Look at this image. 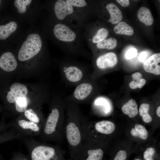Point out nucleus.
I'll return each mask as SVG.
<instances>
[{"label":"nucleus","instance_id":"nucleus-4","mask_svg":"<svg viewBox=\"0 0 160 160\" xmlns=\"http://www.w3.org/2000/svg\"><path fill=\"white\" fill-rule=\"evenodd\" d=\"M42 46V41L38 34H31L27 37L23 44L18 55L21 61L28 60L37 54Z\"/></svg>","mask_w":160,"mask_h":160},{"label":"nucleus","instance_id":"nucleus-9","mask_svg":"<svg viewBox=\"0 0 160 160\" xmlns=\"http://www.w3.org/2000/svg\"><path fill=\"white\" fill-rule=\"evenodd\" d=\"M53 33L57 39L62 41H74L76 37L74 32L66 25L61 23L55 25Z\"/></svg>","mask_w":160,"mask_h":160},{"label":"nucleus","instance_id":"nucleus-15","mask_svg":"<svg viewBox=\"0 0 160 160\" xmlns=\"http://www.w3.org/2000/svg\"><path fill=\"white\" fill-rule=\"evenodd\" d=\"M106 8L110 15V20L113 24H118L121 22L122 19L121 12L115 4L110 3L107 4Z\"/></svg>","mask_w":160,"mask_h":160},{"label":"nucleus","instance_id":"nucleus-17","mask_svg":"<svg viewBox=\"0 0 160 160\" xmlns=\"http://www.w3.org/2000/svg\"><path fill=\"white\" fill-rule=\"evenodd\" d=\"M24 114L25 119L39 125L42 129L46 120L44 117L38 115L32 108L27 109L24 112Z\"/></svg>","mask_w":160,"mask_h":160},{"label":"nucleus","instance_id":"nucleus-35","mask_svg":"<svg viewBox=\"0 0 160 160\" xmlns=\"http://www.w3.org/2000/svg\"><path fill=\"white\" fill-rule=\"evenodd\" d=\"M116 1L123 7H127L129 5V1L128 0H117Z\"/></svg>","mask_w":160,"mask_h":160},{"label":"nucleus","instance_id":"nucleus-29","mask_svg":"<svg viewBox=\"0 0 160 160\" xmlns=\"http://www.w3.org/2000/svg\"><path fill=\"white\" fill-rule=\"evenodd\" d=\"M66 1L72 6L83 7L87 4L85 1L84 0H66Z\"/></svg>","mask_w":160,"mask_h":160},{"label":"nucleus","instance_id":"nucleus-16","mask_svg":"<svg viewBox=\"0 0 160 160\" xmlns=\"http://www.w3.org/2000/svg\"><path fill=\"white\" fill-rule=\"evenodd\" d=\"M137 15L139 20L146 26L151 25L153 23V18L151 12L147 8L141 7L137 12Z\"/></svg>","mask_w":160,"mask_h":160},{"label":"nucleus","instance_id":"nucleus-18","mask_svg":"<svg viewBox=\"0 0 160 160\" xmlns=\"http://www.w3.org/2000/svg\"><path fill=\"white\" fill-rule=\"evenodd\" d=\"M121 110L123 113L128 115L130 118L134 117L138 113V106L136 101L133 99L129 100L123 105Z\"/></svg>","mask_w":160,"mask_h":160},{"label":"nucleus","instance_id":"nucleus-38","mask_svg":"<svg viewBox=\"0 0 160 160\" xmlns=\"http://www.w3.org/2000/svg\"><path fill=\"white\" fill-rule=\"evenodd\" d=\"M0 2H1V1L0 0Z\"/></svg>","mask_w":160,"mask_h":160},{"label":"nucleus","instance_id":"nucleus-33","mask_svg":"<svg viewBox=\"0 0 160 160\" xmlns=\"http://www.w3.org/2000/svg\"><path fill=\"white\" fill-rule=\"evenodd\" d=\"M11 140V136L9 132L0 135V143Z\"/></svg>","mask_w":160,"mask_h":160},{"label":"nucleus","instance_id":"nucleus-34","mask_svg":"<svg viewBox=\"0 0 160 160\" xmlns=\"http://www.w3.org/2000/svg\"><path fill=\"white\" fill-rule=\"evenodd\" d=\"M148 53L146 52H141L138 57V59L141 62H144L147 59Z\"/></svg>","mask_w":160,"mask_h":160},{"label":"nucleus","instance_id":"nucleus-37","mask_svg":"<svg viewBox=\"0 0 160 160\" xmlns=\"http://www.w3.org/2000/svg\"><path fill=\"white\" fill-rule=\"evenodd\" d=\"M135 160H140V159H135Z\"/></svg>","mask_w":160,"mask_h":160},{"label":"nucleus","instance_id":"nucleus-12","mask_svg":"<svg viewBox=\"0 0 160 160\" xmlns=\"http://www.w3.org/2000/svg\"><path fill=\"white\" fill-rule=\"evenodd\" d=\"M160 53H155L148 58L144 62L143 68L147 72L156 75H160Z\"/></svg>","mask_w":160,"mask_h":160},{"label":"nucleus","instance_id":"nucleus-6","mask_svg":"<svg viewBox=\"0 0 160 160\" xmlns=\"http://www.w3.org/2000/svg\"><path fill=\"white\" fill-rule=\"evenodd\" d=\"M62 73L63 80L69 86H76L90 77L88 73L78 66L64 67Z\"/></svg>","mask_w":160,"mask_h":160},{"label":"nucleus","instance_id":"nucleus-10","mask_svg":"<svg viewBox=\"0 0 160 160\" xmlns=\"http://www.w3.org/2000/svg\"><path fill=\"white\" fill-rule=\"evenodd\" d=\"M117 62L118 59L116 54L109 52L98 57L96 60V65L99 69L105 70L115 66Z\"/></svg>","mask_w":160,"mask_h":160},{"label":"nucleus","instance_id":"nucleus-11","mask_svg":"<svg viewBox=\"0 0 160 160\" xmlns=\"http://www.w3.org/2000/svg\"><path fill=\"white\" fill-rule=\"evenodd\" d=\"M28 91L26 87L23 84L15 83L10 88L8 92L7 100L10 103H15L19 98L27 97Z\"/></svg>","mask_w":160,"mask_h":160},{"label":"nucleus","instance_id":"nucleus-25","mask_svg":"<svg viewBox=\"0 0 160 160\" xmlns=\"http://www.w3.org/2000/svg\"><path fill=\"white\" fill-rule=\"evenodd\" d=\"M29 101L27 97L18 98L15 103L16 110L19 113L24 112L28 108Z\"/></svg>","mask_w":160,"mask_h":160},{"label":"nucleus","instance_id":"nucleus-22","mask_svg":"<svg viewBox=\"0 0 160 160\" xmlns=\"http://www.w3.org/2000/svg\"><path fill=\"white\" fill-rule=\"evenodd\" d=\"M130 133L133 136L138 137L143 140H146L148 136V132L145 128L139 124L135 125V128L132 129Z\"/></svg>","mask_w":160,"mask_h":160},{"label":"nucleus","instance_id":"nucleus-36","mask_svg":"<svg viewBox=\"0 0 160 160\" xmlns=\"http://www.w3.org/2000/svg\"><path fill=\"white\" fill-rule=\"evenodd\" d=\"M156 113L157 116L160 117V106H159L158 107L156 110Z\"/></svg>","mask_w":160,"mask_h":160},{"label":"nucleus","instance_id":"nucleus-3","mask_svg":"<svg viewBox=\"0 0 160 160\" xmlns=\"http://www.w3.org/2000/svg\"><path fill=\"white\" fill-rule=\"evenodd\" d=\"M20 139L27 148L30 160H66L65 151L58 145L41 143L23 137Z\"/></svg>","mask_w":160,"mask_h":160},{"label":"nucleus","instance_id":"nucleus-27","mask_svg":"<svg viewBox=\"0 0 160 160\" xmlns=\"http://www.w3.org/2000/svg\"><path fill=\"white\" fill-rule=\"evenodd\" d=\"M31 0H16L14 5L17 8L18 12L21 14L24 13L26 10V7L31 2Z\"/></svg>","mask_w":160,"mask_h":160},{"label":"nucleus","instance_id":"nucleus-8","mask_svg":"<svg viewBox=\"0 0 160 160\" xmlns=\"http://www.w3.org/2000/svg\"><path fill=\"white\" fill-rule=\"evenodd\" d=\"M94 143L84 141L76 160H102L104 152Z\"/></svg>","mask_w":160,"mask_h":160},{"label":"nucleus","instance_id":"nucleus-1","mask_svg":"<svg viewBox=\"0 0 160 160\" xmlns=\"http://www.w3.org/2000/svg\"><path fill=\"white\" fill-rule=\"evenodd\" d=\"M65 100L64 136L68 145L70 160H76L84 142L83 125L86 117L78 105Z\"/></svg>","mask_w":160,"mask_h":160},{"label":"nucleus","instance_id":"nucleus-24","mask_svg":"<svg viewBox=\"0 0 160 160\" xmlns=\"http://www.w3.org/2000/svg\"><path fill=\"white\" fill-rule=\"evenodd\" d=\"M150 109V105L148 103H144L141 104L139 109V113L142 117L143 121L148 123L152 121V118L148 112Z\"/></svg>","mask_w":160,"mask_h":160},{"label":"nucleus","instance_id":"nucleus-7","mask_svg":"<svg viewBox=\"0 0 160 160\" xmlns=\"http://www.w3.org/2000/svg\"><path fill=\"white\" fill-rule=\"evenodd\" d=\"M11 125L13 127L14 131L23 137L39 136L42 129L41 126L25 118L18 119Z\"/></svg>","mask_w":160,"mask_h":160},{"label":"nucleus","instance_id":"nucleus-19","mask_svg":"<svg viewBox=\"0 0 160 160\" xmlns=\"http://www.w3.org/2000/svg\"><path fill=\"white\" fill-rule=\"evenodd\" d=\"M17 24L15 21H11L4 25H0V39L4 40L15 31Z\"/></svg>","mask_w":160,"mask_h":160},{"label":"nucleus","instance_id":"nucleus-32","mask_svg":"<svg viewBox=\"0 0 160 160\" xmlns=\"http://www.w3.org/2000/svg\"><path fill=\"white\" fill-rule=\"evenodd\" d=\"M126 151L121 150L118 152L113 160H126Z\"/></svg>","mask_w":160,"mask_h":160},{"label":"nucleus","instance_id":"nucleus-28","mask_svg":"<svg viewBox=\"0 0 160 160\" xmlns=\"http://www.w3.org/2000/svg\"><path fill=\"white\" fill-rule=\"evenodd\" d=\"M155 152V149L152 147L147 148L143 153L144 160H154L153 156Z\"/></svg>","mask_w":160,"mask_h":160},{"label":"nucleus","instance_id":"nucleus-26","mask_svg":"<svg viewBox=\"0 0 160 160\" xmlns=\"http://www.w3.org/2000/svg\"><path fill=\"white\" fill-rule=\"evenodd\" d=\"M108 33V31L107 29L103 28H101L93 37L92 42L97 43L103 40L107 37Z\"/></svg>","mask_w":160,"mask_h":160},{"label":"nucleus","instance_id":"nucleus-5","mask_svg":"<svg viewBox=\"0 0 160 160\" xmlns=\"http://www.w3.org/2000/svg\"><path fill=\"white\" fill-rule=\"evenodd\" d=\"M94 89L89 78L76 86L73 92L65 98L67 101L77 105L88 103Z\"/></svg>","mask_w":160,"mask_h":160},{"label":"nucleus","instance_id":"nucleus-31","mask_svg":"<svg viewBox=\"0 0 160 160\" xmlns=\"http://www.w3.org/2000/svg\"><path fill=\"white\" fill-rule=\"evenodd\" d=\"M137 50L136 48L132 47L126 52L125 56L126 59H130L135 57L137 55Z\"/></svg>","mask_w":160,"mask_h":160},{"label":"nucleus","instance_id":"nucleus-21","mask_svg":"<svg viewBox=\"0 0 160 160\" xmlns=\"http://www.w3.org/2000/svg\"><path fill=\"white\" fill-rule=\"evenodd\" d=\"M132 77L133 81L129 83V86L132 89H135L137 87L142 88L146 83V80L142 78V75L140 72L134 73L132 75Z\"/></svg>","mask_w":160,"mask_h":160},{"label":"nucleus","instance_id":"nucleus-14","mask_svg":"<svg viewBox=\"0 0 160 160\" xmlns=\"http://www.w3.org/2000/svg\"><path fill=\"white\" fill-rule=\"evenodd\" d=\"M17 63L13 54L9 52H6L0 57V67L6 71H12L17 67Z\"/></svg>","mask_w":160,"mask_h":160},{"label":"nucleus","instance_id":"nucleus-13","mask_svg":"<svg viewBox=\"0 0 160 160\" xmlns=\"http://www.w3.org/2000/svg\"><path fill=\"white\" fill-rule=\"evenodd\" d=\"M54 9L56 17L60 20L64 19L67 15L72 14L73 11V7L66 1L63 0L56 1Z\"/></svg>","mask_w":160,"mask_h":160},{"label":"nucleus","instance_id":"nucleus-30","mask_svg":"<svg viewBox=\"0 0 160 160\" xmlns=\"http://www.w3.org/2000/svg\"><path fill=\"white\" fill-rule=\"evenodd\" d=\"M10 160H30L29 157L20 152H15Z\"/></svg>","mask_w":160,"mask_h":160},{"label":"nucleus","instance_id":"nucleus-20","mask_svg":"<svg viewBox=\"0 0 160 160\" xmlns=\"http://www.w3.org/2000/svg\"><path fill=\"white\" fill-rule=\"evenodd\" d=\"M114 32L116 34L130 36L134 33L133 28L124 22H121L116 25L113 28Z\"/></svg>","mask_w":160,"mask_h":160},{"label":"nucleus","instance_id":"nucleus-23","mask_svg":"<svg viewBox=\"0 0 160 160\" xmlns=\"http://www.w3.org/2000/svg\"><path fill=\"white\" fill-rule=\"evenodd\" d=\"M117 44V41L113 38H110L97 43L96 45L97 48L101 49H112L115 48Z\"/></svg>","mask_w":160,"mask_h":160},{"label":"nucleus","instance_id":"nucleus-2","mask_svg":"<svg viewBox=\"0 0 160 160\" xmlns=\"http://www.w3.org/2000/svg\"><path fill=\"white\" fill-rule=\"evenodd\" d=\"M65 117V98H60L51 108L39 136L44 141L61 144L63 141Z\"/></svg>","mask_w":160,"mask_h":160}]
</instances>
